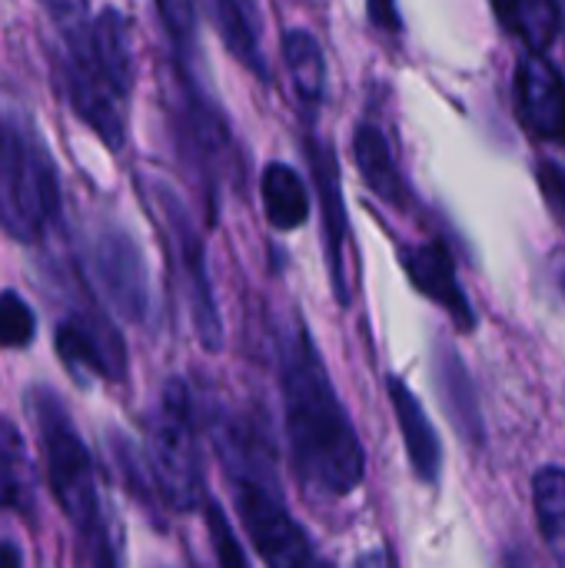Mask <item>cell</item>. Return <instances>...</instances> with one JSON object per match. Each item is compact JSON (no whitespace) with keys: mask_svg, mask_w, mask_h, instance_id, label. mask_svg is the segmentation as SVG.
<instances>
[{"mask_svg":"<svg viewBox=\"0 0 565 568\" xmlns=\"http://www.w3.org/2000/svg\"><path fill=\"white\" fill-rule=\"evenodd\" d=\"M433 376H436V389H440L443 409H446L450 423L456 426V433L470 446H483L486 443V419H483V409H480V396H476L473 376H470L463 356L446 339L436 343Z\"/></svg>","mask_w":565,"mask_h":568,"instance_id":"cell-14","label":"cell"},{"mask_svg":"<svg viewBox=\"0 0 565 568\" xmlns=\"http://www.w3.org/2000/svg\"><path fill=\"white\" fill-rule=\"evenodd\" d=\"M400 263H403L410 283L423 296H430L436 306H443L463 333L476 329L480 316H476V310H473V303H470L460 276H456V263H453L450 250L440 240L423 243V246H403Z\"/></svg>","mask_w":565,"mask_h":568,"instance_id":"cell-11","label":"cell"},{"mask_svg":"<svg viewBox=\"0 0 565 568\" xmlns=\"http://www.w3.org/2000/svg\"><path fill=\"white\" fill-rule=\"evenodd\" d=\"M283 57L290 63L296 97L310 106L320 103L326 97V60H323V47L316 43V37L310 30H286Z\"/></svg>","mask_w":565,"mask_h":568,"instance_id":"cell-20","label":"cell"},{"mask_svg":"<svg viewBox=\"0 0 565 568\" xmlns=\"http://www.w3.org/2000/svg\"><path fill=\"white\" fill-rule=\"evenodd\" d=\"M67 93L77 116L110 146L127 140V100L133 90V30L130 20L107 7L90 27V43L67 53Z\"/></svg>","mask_w":565,"mask_h":568,"instance_id":"cell-3","label":"cell"},{"mask_svg":"<svg viewBox=\"0 0 565 568\" xmlns=\"http://www.w3.org/2000/svg\"><path fill=\"white\" fill-rule=\"evenodd\" d=\"M353 153H356V166L363 183L393 210H406L410 206V186L393 160V150L383 136V130L376 123H363L356 126L353 136Z\"/></svg>","mask_w":565,"mask_h":568,"instance_id":"cell-16","label":"cell"},{"mask_svg":"<svg viewBox=\"0 0 565 568\" xmlns=\"http://www.w3.org/2000/svg\"><path fill=\"white\" fill-rule=\"evenodd\" d=\"M390 399H393V409H396V423H400V433H403L410 466H413L420 483L433 486L440 479V466H443V446L436 439V429H433L423 403L416 399V393L400 376H390Z\"/></svg>","mask_w":565,"mask_h":568,"instance_id":"cell-15","label":"cell"},{"mask_svg":"<svg viewBox=\"0 0 565 568\" xmlns=\"http://www.w3.org/2000/svg\"><path fill=\"white\" fill-rule=\"evenodd\" d=\"M57 173L30 126L0 110V226L33 243L57 216Z\"/></svg>","mask_w":565,"mask_h":568,"instance_id":"cell-5","label":"cell"},{"mask_svg":"<svg viewBox=\"0 0 565 568\" xmlns=\"http://www.w3.org/2000/svg\"><path fill=\"white\" fill-rule=\"evenodd\" d=\"M0 566H20V552L13 546H0Z\"/></svg>","mask_w":565,"mask_h":568,"instance_id":"cell-29","label":"cell"},{"mask_svg":"<svg viewBox=\"0 0 565 568\" xmlns=\"http://www.w3.org/2000/svg\"><path fill=\"white\" fill-rule=\"evenodd\" d=\"M536 176H539V186L546 193L549 210L563 220L565 226V166L563 163H553V160H543Z\"/></svg>","mask_w":565,"mask_h":568,"instance_id":"cell-27","label":"cell"},{"mask_svg":"<svg viewBox=\"0 0 565 568\" xmlns=\"http://www.w3.org/2000/svg\"><path fill=\"white\" fill-rule=\"evenodd\" d=\"M160 20L176 47H186L196 33V3L193 0H157Z\"/></svg>","mask_w":565,"mask_h":568,"instance_id":"cell-26","label":"cell"},{"mask_svg":"<svg viewBox=\"0 0 565 568\" xmlns=\"http://www.w3.org/2000/svg\"><path fill=\"white\" fill-rule=\"evenodd\" d=\"M37 333V316L17 293H0V346H27Z\"/></svg>","mask_w":565,"mask_h":568,"instance_id":"cell-24","label":"cell"},{"mask_svg":"<svg viewBox=\"0 0 565 568\" xmlns=\"http://www.w3.org/2000/svg\"><path fill=\"white\" fill-rule=\"evenodd\" d=\"M57 353L80 386H87L83 379L90 376H103V379L127 376L123 339L100 313H77L63 320L57 329Z\"/></svg>","mask_w":565,"mask_h":568,"instance_id":"cell-9","label":"cell"},{"mask_svg":"<svg viewBox=\"0 0 565 568\" xmlns=\"http://www.w3.org/2000/svg\"><path fill=\"white\" fill-rule=\"evenodd\" d=\"M516 106L526 130L546 143H565V80L539 53L516 67Z\"/></svg>","mask_w":565,"mask_h":568,"instance_id":"cell-12","label":"cell"},{"mask_svg":"<svg viewBox=\"0 0 565 568\" xmlns=\"http://www.w3.org/2000/svg\"><path fill=\"white\" fill-rule=\"evenodd\" d=\"M273 343L293 473L310 496L343 499L363 483L366 473L356 426L346 416L326 363L296 310L276 323Z\"/></svg>","mask_w":565,"mask_h":568,"instance_id":"cell-1","label":"cell"},{"mask_svg":"<svg viewBox=\"0 0 565 568\" xmlns=\"http://www.w3.org/2000/svg\"><path fill=\"white\" fill-rule=\"evenodd\" d=\"M37 496V473L33 459L23 446L17 426L0 416V506L27 513Z\"/></svg>","mask_w":565,"mask_h":568,"instance_id":"cell-18","label":"cell"},{"mask_svg":"<svg viewBox=\"0 0 565 568\" xmlns=\"http://www.w3.org/2000/svg\"><path fill=\"white\" fill-rule=\"evenodd\" d=\"M210 436L223 476L230 483L236 516L256 556L276 568L316 566L320 556L313 552L306 532L286 509L283 486L276 476V453L266 436V426L246 409L240 413L233 406H213Z\"/></svg>","mask_w":565,"mask_h":568,"instance_id":"cell-2","label":"cell"},{"mask_svg":"<svg viewBox=\"0 0 565 568\" xmlns=\"http://www.w3.org/2000/svg\"><path fill=\"white\" fill-rule=\"evenodd\" d=\"M90 273L100 296L130 323L150 320V276L140 246L123 230H100L90 243Z\"/></svg>","mask_w":565,"mask_h":568,"instance_id":"cell-8","label":"cell"},{"mask_svg":"<svg viewBox=\"0 0 565 568\" xmlns=\"http://www.w3.org/2000/svg\"><path fill=\"white\" fill-rule=\"evenodd\" d=\"M513 30L526 40L533 53H546L559 30H563V7L559 0H506Z\"/></svg>","mask_w":565,"mask_h":568,"instance_id":"cell-22","label":"cell"},{"mask_svg":"<svg viewBox=\"0 0 565 568\" xmlns=\"http://www.w3.org/2000/svg\"><path fill=\"white\" fill-rule=\"evenodd\" d=\"M180 120H183V143L190 146L196 170L203 173L206 186L216 190L220 173H226V166H230L233 143H230V130H226L223 116L193 87V80H183V110H180Z\"/></svg>","mask_w":565,"mask_h":568,"instance_id":"cell-13","label":"cell"},{"mask_svg":"<svg viewBox=\"0 0 565 568\" xmlns=\"http://www.w3.org/2000/svg\"><path fill=\"white\" fill-rule=\"evenodd\" d=\"M306 156L316 183V196L323 206V240H326V260H330V276L333 290L343 306H350V276H346V243H350V213L343 203V183H340V160L330 143L310 136L306 140Z\"/></svg>","mask_w":565,"mask_h":568,"instance_id":"cell-10","label":"cell"},{"mask_svg":"<svg viewBox=\"0 0 565 568\" xmlns=\"http://www.w3.org/2000/svg\"><path fill=\"white\" fill-rule=\"evenodd\" d=\"M147 466L153 489L173 513L203 503V466L193 426V399L183 379H170L147 419Z\"/></svg>","mask_w":565,"mask_h":568,"instance_id":"cell-6","label":"cell"},{"mask_svg":"<svg viewBox=\"0 0 565 568\" xmlns=\"http://www.w3.org/2000/svg\"><path fill=\"white\" fill-rule=\"evenodd\" d=\"M30 416L40 433L43 459H47V483L70 519V526L83 539H103V503L93 473V459L87 443L80 439L73 419L67 416L63 403L50 389H37L30 396Z\"/></svg>","mask_w":565,"mask_h":568,"instance_id":"cell-4","label":"cell"},{"mask_svg":"<svg viewBox=\"0 0 565 568\" xmlns=\"http://www.w3.org/2000/svg\"><path fill=\"white\" fill-rule=\"evenodd\" d=\"M266 220L276 230H300L310 216V193L290 163H270L260 180Z\"/></svg>","mask_w":565,"mask_h":568,"instance_id":"cell-19","label":"cell"},{"mask_svg":"<svg viewBox=\"0 0 565 568\" xmlns=\"http://www.w3.org/2000/svg\"><path fill=\"white\" fill-rule=\"evenodd\" d=\"M533 503L539 516V532L556 556V562L565 566V469L546 466L533 479Z\"/></svg>","mask_w":565,"mask_h":568,"instance_id":"cell-21","label":"cell"},{"mask_svg":"<svg viewBox=\"0 0 565 568\" xmlns=\"http://www.w3.org/2000/svg\"><path fill=\"white\" fill-rule=\"evenodd\" d=\"M206 529H210L216 559H220L223 566H246V556H243V549H240V542H236V532L230 529L223 509H220L213 499H206Z\"/></svg>","mask_w":565,"mask_h":568,"instance_id":"cell-25","label":"cell"},{"mask_svg":"<svg viewBox=\"0 0 565 568\" xmlns=\"http://www.w3.org/2000/svg\"><path fill=\"white\" fill-rule=\"evenodd\" d=\"M370 17L376 27L383 30H400V13H396V0H370Z\"/></svg>","mask_w":565,"mask_h":568,"instance_id":"cell-28","label":"cell"},{"mask_svg":"<svg viewBox=\"0 0 565 568\" xmlns=\"http://www.w3.org/2000/svg\"><path fill=\"white\" fill-rule=\"evenodd\" d=\"M153 196L173 246V260L180 270V283L190 303V316L196 326L200 343L216 353L223 346V320H220V306L210 286V273H206V253H203V236L190 216V210L183 206V200L167 186V183H153Z\"/></svg>","mask_w":565,"mask_h":568,"instance_id":"cell-7","label":"cell"},{"mask_svg":"<svg viewBox=\"0 0 565 568\" xmlns=\"http://www.w3.org/2000/svg\"><path fill=\"white\" fill-rule=\"evenodd\" d=\"M47 17L53 20V27L60 30L63 50H80L90 40V13H87V0H40Z\"/></svg>","mask_w":565,"mask_h":568,"instance_id":"cell-23","label":"cell"},{"mask_svg":"<svg viewBox=\"0 0 565 568\" xmlns=\"http://www.w3.org/2000/svg\"><path fill=\"white\" fill-rule=\"evenodd\" d=\"M210 13L213 23L226 43V50L246 67L253 70L260 80H270L263 50H260V13H256V0H210Z\"/></svg>","mask_w":565,"mask_h":568,"instance_id":"cell-17","label":"cell"}]
</instances>
